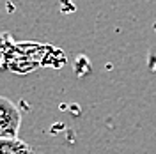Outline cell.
I'll return each instance as SVG.
<instances>
[{
	"label": "cell",
	"instance_id": "6da1fadb",
	"mask_svg": "<svg viewBox=\"0 0 156 154\" xmlns=\"http://www.w3.org/2000/svg\"><path fill=\"white\" fill-rule=\"evenodd\" d=\"M21 112L11 99L0 96V138H18Z\"/></svg>",
	"mask_w": 156,
	"mask_h": 154
},
{
	"label": "cell",
	"instance_id": "7a4b0ae2",
	"mask_svg": "<svg viewBox=\"0 0 156 154\" xmlns=\"http://www.w3.org/2000/svg\"><path fill=\"white\" fill-rule=\"evenodd\" d=\"M0 154H34V149L20 138H0Z\"/></svg>",
	"mask_w": 156,
	"mask_h": 154
}]
</instances>
